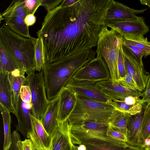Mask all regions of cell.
Masks as SVG:
<instances>
[{"label":"cell","instance_id":"d590c367","mask_svg":"<svg viewBox=\"0 0 150 150\" xmlns=\"http://www.w3.org/2000/svg\"><path fill=\"white\" fill-rule=\"evenodd\" d=\"M25 1L28 14H34L38 7L41 6L40 0H25Z\"/></svg>","mask_w":150,"mask_h":150},{"label":"cell","instance_id":"ba28073f","mask_svg":"<svg viewBox=\"0 0 150 150\" xmlns=\"http://www.w3.org/2000/svg\"><path fill=\"white\" fill-rule=\"evenodd\" d=\"M110 77L108 66L104 59L97 55L78 70L72 78L78 81L97 83Z\"/></svg>","mask_w":150,"mask_h":150},{"label":"cell","instance_id":"4fadbf2b","mask_svg":"<svg viewBox=\"0 0 150 150\" xmlns=\"http://www.w3.org/2000/svg\"><path fill=\"white\" fill-rule=\"evenodd\" d=\"M32 127L26 137L33 143L36 150H52V138L45 129L41 121L30 114Z\"/></svg>","mask_w":150,"mask_h":150},{"label":"cell","instance_id":"44dd1931","mask_svg":"<svg viewBox=\"0 0 150 150\" xmlns=\"http://www.w3.org/2000/svg\"><path fill=\"white\" fill-rule=\"evenodd\" d=\"M58 98L50 101V104L41 121L47 132L51 135L57 127V120Z\"/></svg>","mask_w":150,"mask_h":150},{"label":"cell","instance_id":"9a60e30c","mask_svg":"<svg viewBox=\"0 0 150 150\" xmlns=\"http://www.w3.org/2000/svg\"><path fill=\"white\" fill-rule=\"evenodd\" d=\"M68 120L59 122L55 130L51 135L52 138V150H73L70 133L71 127Z\"/></svg>","mask_w":150,"mask_h":150},{"label":"cell","instance_id":"74e56055","mask_svg":"<svg viewBox=\"0 0 150 150\" xmlns=\"http://www.w3.org/2000/svg\"><path fill=\"white\" fill-rule=\"evenodd\" d=\"M63 0H40L41 6L45 7L47 11L52 10L60 5Z\"/></svg>","mask_w":150,"mask_h":150},{"label":"cell","instance_id":"484cf974","mask_svg":"<svg viewBox=\"0 0 150 150\" xmlns=\"http://www.w3.org/2000/svg\"><path fill=\"white\" fill-rule=\"evenodd\" d=\"M3 18L19 15L25 18L28 15L25 0H13L6 9L1 14Z\"/></svg>","mask_w":150,"mask_h":150},{"label":"cell","instance_id":"1f68e13d","mask_svg":"<svg viewBox=\"0 0 150 150\" xmlns=\"http://www.w3.org/2000/svg\"><path fill=\"white\" fill-rule=\"evenodd\" d=\"M20 96L22 100L25 103L32 105L31 91L29 86L27 84L26 78L21 86Z\"/></svg>","mask_w":150,"mask_h":150},{"label":"cell","instance_id":"8992f818","mask_svg":"<svg viewBox=\"0 0 150 150\" xmlns=\"http://www.w3.org/2000/svg\"><path fill=\"white\" fill-rule=\"evenodd\" d=\"M124 38L115 30L105 26L99 35L96 52L106 63L112 83L118 85L120 79L118 69L119 51Z\"/></svg>","mask_w":150,"mask_h":150},{"label":"cell","instance_id":"3957f363","mask_svg":"<svg viewBox=\"0 0 150 150\" xmlns=\"http://www.w3.org/2000/svg\"><path fill=\"white\" fill-rule=\"evenodd\" d=\"M76 95V106L67 119L70 124L85 121L109 124L111 117L116 110L112 105Z\"/></svg>","mask_w":150,"mask_h":150},{"label":"cell","instance_id":"4dcf8cb0","mask_svg":"<svg viewBox=\"0 0 150 150\" xmlns=\"http://www.w3.org/2000/svg\"><path fill=\"white\" fill-rule=\"evenodd\" d=\"M36 71H41L44 66L42 45L41 41L38 38L35 51Z\"/></svg>","mask_w":150,"mask_h":150},{"label":"cell","instance_id":"9c48e42d","mask_svg":"<svg viewBox=\"0 0 150 150\" xmlns=\"http://www.w3.org/2000/svg\"><path fill=\"white\" fill-rule=\"evenodd\" d=\"M126 71L133 77L138 90L142 92L145 90L149 75L145 73L143 63L141 62L135 55L123 45L121 47Z\"/></svg>","mask_w":150,"mask_h":150},{"label":"cell","instance_id":"277c9868","mask_svg":"<svg viewBox=\"0 0 150 150\" xmlns=\"http://www.w3.org/2000/svg\"><path fill=\"white\" fill-rule=\"evenodd\" d=\"M0 39L13 51L26 74L36 71L35 51L38 38L20 36L5 23L0 28Z\"/></svg>","mask_w":150,"mask_h":150},{"label":"cell","instance_id":"e575fe53","mask_svg":"<svg viewBox=\"0 0 150 150\" xmlns=\"http://www.w3.org/2000/svg\"><path fill=\"white\" fill-rule=\"evenodd\" d=\"M107 135L116 139L127 142V138L125 135L121 132L114 129L110 125L107 131Z\"/></svg>","mask_w":150,"mask_h":150},{"label":"cell","instance_id":"8d00e7d4","mask_svg":"<svg viewBox=\"0 0 150 150\" xmlns=\"http://www.w3.org/2000/svg\"><path fill=\"white\" fill-rule=\"evenodd\" d=\"M122 45L120 48L118 61V69L120 78L124 77L127 74L126 70L123 57L121 51V47Z\"/></svg>","mask_w":150,"mask_h":150},{"label":"cell","instance_id":"c3c4849f","mask_svg":"<svg viewBox=\"0 0 150 150\" xmlns=\"http://www.w3.org/2000/svg\"><path fill=\"white\" fill-rule=\"evenodd\" d=\"M149 138L150 139V137Z\"/></svg>","mask_w":150,"mask_h":150},{"label":"cell","instance_id":"f546056e","mask_svg":"<svg viewBox=\"0 0 150 150\" xmlns=\"http://www.w3.org/2000/svg\"><path fill=\"white\" fill-rule=\"evenodd\" d=\"M125 39L136 47L144 54L145 57L150 55V42L146 38L144 37L139 39Z\"/></svg>","mask_w":150,"mask_h":150},{"label":"cell","instance_id":"836d02e7","mask_svg":"<svg viewBox=\"0 0 150 150\" xmlns=\"http://www.w3.org/2000/svg\"><path fill=\"white\" fill-rule=\"evenodd\" d=\"M12 142L9 150H22V141L19 134L17 130L12 134Z\"/></svg>","mask_w":150,"mask_h":150},{"label":"cell","instance_id":"6da1fadb","mask_svg":"<svg viewBox=\"0 0 150 150\" xmlns=\"http://www.w3.org/2000/svg\"><path fill=\"white\" fill-rule=\"evenodd\" d=\"M110 0H78L47 11L37 32L44 65L97 46Z\"/></svg>","mask_w":150,"mask_h":150},{"label":"cell","instance_id":"f1b7e54d","mask_svg":"<svg viewBox=\"0 0 150 150\" xmlns=\"http://www.w3.org/2000/svg\"><path fill=\"white\" fill-rule=\"evenodd\" d=\"M142 133L144 141L150 137V102L144 109Z\"/></svg>","mask_w":150,"mask_h":150},{"label":"cell","instance_id":"7a4b0ae2","mask_svg":"<svg viewBox=\"0 0 150 150\" xmlns=\"http://www.w3.org/2000/svg\"><path fill=\"white\" fill-rule=\"evenodd\" d=\"M96 52L92 49L85 50L58 62L44 65L42 71L49 101L58 97L76 72L95 57Z\"/></svg>","mask_w":150,"mask_h":150},{"label":"cell","instance_id":"52a82bcc","mask_svg":"<svg viewBox=\"0 0 150 150\" xmlns=\"http://www.w3.org/2000/svg\"><path fill=\"white\" fill-rule=\"evenodd\" d=\"M26 80L31 93L32 114L41 121L50 103L47 98L42 71L26 73Z\"/></svg>","mask_w":150,"mask_h":150},{"label":"cell","instance_id":"ffe728a7","mask_svg":"<svg viewBox=\"0 0 150 150\" xmlns=\"http://www.w3.org/2000/svg\"><path fill=\"white\" fill-rule=\"evenodd\" d=\"M9 74L7 71L0 72V103L16 115Z\"/></svg>","mask_w":150,"mask_h":150},{"label":"cell","instance_id":"4316f807","mask_svg":"<svg viewBox=\"0 0 150 150\" xmlns=\"http://www.w3.org/2000/svg\"><path fill=\"white\" fill-rule=\"evenodd\" d=\"M116 110L123 112L134 116L140 113L143 110V105L138 104L132 105L126 104L123 100L112 101L110 103Z\"/></svg>","mask_w":150,"mask_h":150},{"label":"cell","instance_id":"f35d334b","mask_svg":"<svg viewBox=\"0 0 150 150\" xmlns=\"http://www.w3.org/2000/svg\"><path fill=\"white\" fill-rule=\"evenodd\" d=\"M22 150H36L31 140L29 139L22 141Z\"/></svg>","mask_w":150,"mask_h":150},{"label":"cell","instance_id":"ac0fdd59","mask_svg":"<svg viewBox=\"0 0 150 150\" xmlns=\"http://www.w3.org/2000/svg\"><path fill=\"white\" fill-rule=\"evenodd\" d=\"M32 113V105L25 103L20 96L15 115L18 122L16 126V130L20 132L24 137H27L31 129L30 114Z\"/></svg>","mask_w":150,"mask_h":150},{"label":"cell","instance_id":"cb8c5ba5","mask_svg":"<svg viewBox=\"0 0 150 150\" xmlns=\"http://www.w3.org/2000/svg\"><path fill=\"white\" fill-rule=\"evenodd\" d=\"M132 116L116 110L111 117L109 124L113 129L121 132L127 137L128 125Z\"/></svg>","mask_w":150,"mask_h":150},{"label":"cell","instance_id":"7dc6e473","mask_svg":"<svg viewBox=\"0 0 150 150\" xmlns=\"http://www.w3.org/2000/svg\"><path fill=\"white\" fill-rule=\"evenodd\" d=\"M145 150H150V146L146 147L144 148Z\"/></svg>","mask_w":150,"mask_h":150},{"label":"cell","instance_id":"b9f144b4","mask_svg":"<svg viewBox=\"0 0 150 150\" xmlns=\"http://www.w3.org/2000/svg\"><path fill=\"white\" fill-rule=\"evenodd\" d=\"M77 0H64L62 4L64 6H69L75 3Z\"/></svg>","mask_w":150,"mask_h":150},{"label":"cell","instance_id":"e0dca14e","mask_svg":"<svg viewBox=\"0 0 150 150\" xmlns=\"http://www.w3.org/2000/svg\"><path fill=\"white\" fill-rule=\"evenodd\" d=\"M144 109L134 117L132 116L127 126V143L136 146L144 147V141L142 133Z\"/></svg>","mask_w":150,"mask_h":150},{"label":"cell","instance_id":"5b68a950","mask_svg":"<svg viewBox=\"0 0 150 150\" xmlns=\"http://www.w3.org/2000/svg\"><path fill=\"white\" fill-rule=\"evenodd\" d=\"M109 126L108 124L92 121L72 125L70 133L72 143L78 145L108 144L122 146L127 144L108 135Z\"/></svg>","mask_w":150,"mask_h":150},{"label":"cell","instance_id":"d6986e66","mask_svg":"<svg viewBox=\"0 0 150 150\" xmlns=\"http://www.w3.org/2000/svg\"><path fill=\"white\" fill-rule=\"evenodd\" d=\"M0 50V72L7 71L10 73L18 69L25 70L13 51L1 39Z\"/></svg>","mask_w":150,"mask_h":150},{"label":"cell","instance_id":"7c38bea8","mask_svg":"<svg viewBox=\"0 0 150 150\" xmlns=\"http://www.w3.org/2000/svg\"><path fill=\"white\" fill-rule=\"evenodd\" d=\"M147 9H135L121 3L111 0L104 21L106 26L117 23L137 18L136 14L142 13Z\"/></svg>","mask_w":150,"mask_h":150},{"label":"cell","instance_id":"7402d4cb","mask_svg":"<svg viewBox=\"0 0 150 150\" xmlns=\"http://www.w3.org/2000/svg\"><path fill=\"white\" fill-rule=\"evenodd\" d=\"M25 70H16L9 74L12 94L13 103L16 111L20 95L21 86L26 79Z\"/></svg>","mask_w":150,"mask_h":150},{"label":"cell","instance_id":"7bdbcfd3","mask_svg":"<svg viewBox=\"0 0 150 150\" xmlns=\"http://www.w3.org/2000/svg\"><path fill=\"white\" fill-rule=\"evenodd\" d=\"M141 3L148 6L150 8V0H140Z\"/></svg>","mask_w":150,"mask_h":150},{"label":"cell","instance_id":"d4e9b609","mask_svg":"<svg viewBox=\"0 0 150 150\" xmlns=\"http://www.w3.org/2000/svg\"><path fill=\"white\" fill-rule=\"evenodd\" d=\"M0 109L2 115L4 129V140L3 150H9L12 142L11 125L12 122L9 111L0 103Z\"/></svg>","mask_w":150,"mask_h":150},{"label":"cell","instance_id":"bcb514c9","mask_svg":"<svg viewBox=\"0 0 150 150\" xmlns=\"http://www.w3.org/2000/svg\"><path fill=\"white\" fill-rule=\"evenodd\" d=\"M73 150H79L77 146L74 145L73 147Z\"/></svg>","mask_w":150,"mask_h":150},{"label":"cell","instance_id":"5bb4252c","mask_svg":"<svg viewBox=\"0 0 150 150\" xmlns=\"http://www.w3.org/2000/svg\"><path fill=\"white\" fill-rule=\"evenodd\" d=\"M102 91L111 100H122L129 96L142 97L143 93L113 83L110 77L108 80L96 83Z\"/></svg>","mask_w":150,"mask_h":150},{"label":"cell","instance_id":"603a6c76","mask_svg":"<svg viewBox=\"0 0 150 150\" xmlns=\"http://www.w3.org/2000/svg\"><path fill=\"white\" fill-rule=\"evenodd\" d=\"M24 18L17 15L14 16L3 18L6 24L11 30L22 36L30 38L29 26L25 23Z\"/></svg>","mask_w":150,"mask_h":150},{"label":"cell","instance_id":"2e32d148","mask_svg":"<svg viewBox=\"0 0 150 150\" xmlns=\"http://www.w3.org/2000/svg\"><path fill=\"white\" fill-rule=\"evenodd\" d=\"M58 97L57 120L60 122L68 119L76 106L77 97L74 92L66 87L61 90Z\"/></svg>","mask_w":150,"mask_h":150},{"label":"cell","instance_id":"d6a6232c","mask_svg":"<svg viewBox=\"0 0 150 150\" xmlns=\"http://www.w3.org/2000/svg\"><path fill=\"white\" fill-rule=\"evenodd\" d=\"M118 85L133 90H138L136 84L133 77L128 73L119 80Z\"/></svg>","mask_w":150,"mask_h":150},{"label":"cell","instance_id":"ee69618b","mask_svg":"<svg viewBox=\"0 0 150 150\" xmlns=\"http://www.w3.org/2000/svg\"><path fill=\"white\" fill-rule=\"evenodd\" d=\"M150 146V139L149 138L146 139L144 141V148Z\"/></svg>","mask_w":150,"mask_h":150},{"label":"cell","instance_id":"8fae6325","mask_svg":"<svg viewBox=\"0 0 150 150\" xmlns=\"http://www.w3.org/2000/svg\"><path fill=\"white\" fill-rule=\"evenodd\" d=\"M65 87L76 94L87 98L110 103L112 101L103 93L95 82L78 81L72 78Z\"/></svg>","mask_w":150,"mask_h":150},{"label":"cell","instance_id":"83f0119b","mask_svg":"<svg viewBox=\"0 0 150 150\" xmlns=\"http://www.w3.org/2000/svg\"><path fill=\"white\" fill-rule=\"evenodd\" d=\"M83 145L86 147V150H145L143 147L134 146L128 144L122 146L108 144Z\"/></svg>","mask_w":150,"mask_h":150},{"label":"cell","instance_id":"f6af8a7d","mask_svg":"<svg viewBox=\"0 0 150 150\" xmlns=\"http://www.w3.org/2000/svg\"><path fill=\"white\" fill-rule=\"evenodd\" d=\"M149 77L148 82L146 87L145 91H146L150 88V74L149 75Z\"/></svg>","mask_w":150,"mask_h":150},{"label":"cell","instance_id":"60d3db41","mask_svg":"<svg viewBox=\"0 0 150 150\" xmlns=\"http://www.w3.org/2000/svg\"><path fill=\"white\" fill-rule=\"evenodd\" d=\"M143 98L142 99L144 103H147L150 102V88L145 91L143 93Z\"/></svg>","mask_w":150,"mask_h":150},{"label":"cell","instance_id":"ab89813d","mask_svg":"<svg viewBox=\"0 0 150 150\" xmlns=\"http://www.w3.org/2000/svg\"><path fill=\"white\" fill-rule=\"evenodd\" d=\"M36 18L33 14H30L27 15L24 18V21L25 23L28 26L33 25L35 22Z\"/></svg>","mask_w":150,"mask_h":150},{"label":"cell","instance_id":"30bf717a","mask_svg":"<svg viewBox=\"0 0 150 150\" xmlns=\"http://www.w3.org/2000/svg\"><path fill=\"white\" fill-rule=\"evenodd\" d=\"M107 27L115 30L125 39L144 38L149 30L144 18L139 16L137 19L119 22Z\"/></svg>","mask_w":150,"mask_h":150}]
</instances>
